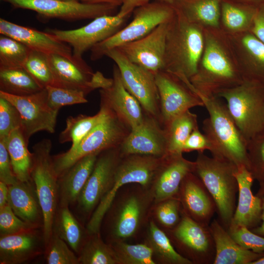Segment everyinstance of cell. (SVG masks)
Returning <instances> with one entry per match:
<instances>
[{
  "instance_id": "cell-23",
  "label": "cell",
  "mask_w": 264,
  "mask_h": 264,
  "mask_svg": "<svg viewBox=\"0 0 264 264\" xmlns=\"http://www.w3.org/2000/svg\"><path fill=\"white\" fill-rule=\"evenodd\" d=\"M0 33L18 41L30 49L39 51L48 55L59 54L78 65H87L76 63L73 58L71 46L57 40L46 32H42L20 25L0 18Z\"/></svg>"
},
{
  "instance_id": "cell-58",
  "label": "cell",
  "mask_w": 264,
  "mask_h": 264,
  "mask_svg": "<svg viewBox=\"0 0 264 264\" xmlns=\"http://www.w3.org/2000/svg\"><path fill=\"white\" fill-rule=\"evenodd\" d=\"M251 264H264V256L252 262Z\"/></svg>"
},
{
  "instance_id": "cell-52",
  "label": "cell",
  "mask_w": 264,
  "mask_h": 264,
  "mask_svg": "<svg viewBox=\"0 0 264 264\" xmlns=\"http://www.w3.org/2000/svg\"><path fill=\"white\" fill-rule=\"evenodd\" d=\"M251 32L264 44V3L257 7Z\"/></svg>"
},
{
  "instance_id": "cell-59",
  "label": "cell",
  "mask_w": 264,
  "mask_h": 264,
  "mask_svg": "<svg viewBox=\"0 0 264 264\" xmlns=\"http://www.w3.org/2000/svg\"><path fill=\"white\" fill-rule=\"evenodd\" d=\"M264 194V186H260L259 189L256 195L260 196Z\"/></svg>"
},
{
  "instance_id": "cell-39",
  "label": "cell",
  "mask_w": 264,
  "mask_h": 264,
  "mask_svg": "<svg viewBox=\"0 0 264 264\" xmlns=\"http://www.w3.org/2000/svg\"><path fill=\"white\" fill-rule=\"evenodd\" d=\"M149 240L153 251L163 261L171 264H193L175 250L167 235L153 221L150 223Z\"/></svg>"
},
{
  "instance_id": "cell-42",
  "label": "cell",
  "mask_w": 264,
  "mask_h": 264,
  "mask_svg": "<svg viewBox=\"0 0 264 264\" xmlns=\"http://www.w3.org/2000/svg\"><path fill=\"white\" fill-rule=\"evenodd\" d=\"M112 247V246H111ZM119 263L125 264H154V251L145 244L119 243L112 247Z\"/></svg>"
},
{
  "instance_id": "cell-56",
  "label": "cell",
  "mask_w": 264,
  "mask_h": 264,
  "mask_svg": "<svg viewBox=\"0 0 264 264\" xmlns=\"http://www.w3.org/2000/svg\"><path fill=\"white\" fill-rule=\"evenodd\" d=\"M8 192V186L0 181V208L7 204Z\"/></svg>"
},
{
  "instance_id": "cell-36",
  "label": "cell",
  "mask_w": 264,
  "mask_h": 264,
  "mask_svg": "<svg viewBox=\"0 0 264 264\" xmlns=\"http://www.w3.org/2000/svg\"><path fill=\"white\" fill-rule=\"evenodd\" d=\"M105 109L100 106L95 115L79 114L69 116L66 119V127L60 133L59 140L61 144L71 142L74 146L78 144L101 121L105 114Z\"/></svg>"
},
{
  "instance_id": "cell-14",
  "label": "cell",
  "mask_w": 264,
  "mask_h": 264,
  "mask_svg": "<svg viewBox=\"0 0 264 264\" xmlns=\"http://www.w3.org/2000/svg\"><path fill=\"white\" fill-rule=\"evenodd\" d=\"M0 97L12 103L20 113L21 129L26 140L40 131L55 132L59 110L50 107L46 88L28 95L17 96L0 91Z\"/></svg>"
},
{
  "instance_id": "cell-47",
  "label": "cell",
  "mask_w": 264,
  "mask_h": 264,
  "mask_svg": "<svg viewBox=\"0 0 264 264\" xmlns=\"http://www.w3.org/2000/svg\"><path fill=\"white\" fill-rule=\"evenodd\" d=\"M38 228L42 227L28 223L19 218L8 204L0 208V236Z\"/></svg>"
},
{
  "instance_id": "cell-1",
  "label": "cell",
  "mask_w": 264,
  "mask_h": 264,
  "mask_svg": "<svg viewBox=\"0 0 264 264\" xmlns=\"http://www.w3.org/2000/svg\"><path fill=\"white\" fill-rule=\"evenodd\" d=\"M192 89L207 97L241 84L243 78L228 37L220 29H204V46Z\"/></svg>"
},
{
  "instance_id": "cell-57",
  "label": "cell",
  "mask_w": 264,
  "mask_h": 264,
  "mask_svg": "<svg viewBox=\"0 0 264 264\" xmlns=\"http://www.w3.org/2000/svg\"><path fill=\"white\" fill-rule=\"evenodd\" d=\"M232 1L252 5L256 6L264 3V0H230Z\"/></svg>"
},
{
  "instance_id": "cell-13",
  "label": "cell",
  "mask_w": 264,
  "mask_h": 264,
  "mask_svg": "<svg viewBox=\"0 0 264 264\" xmlns=\"http://www.w3.org/2000/svg\"><path fill=\"white\" fill-rule=\"evenodd\" d=\"M14 8L36 12L48 19L68 21L94 19L105 15H114L117 7L107 4H91L79 1L58 0H3Z\"/></svg>"
},
{
  "instance_id": "cell-9",
  "label": "cell",
  "mask_w": 264,
  "mask_h": 264,
  "mask_svg": "<svg viewBox=\"0 0 264 264\" xmlns=\"http://www.w3.org/2000/svg\"><path fill=\"white\" fill-rule=\"evenodd\" d=\"M155 171V163L148 156L138 154L122 156L106 193L89 218L86 226L88 234L99 233L104 218L122 186L131 183L146 186L154 179Z\"/></svg>"
},
{
  "instance_id": "cell-31",
  "label": "cell",
  "mask_w": 264,
  "mask_h": 264,
  "mask_svg": "<svg viewBox=\"0 0 264 264\" xmlns=\"http://www.w3.org/2000/svg\"><path fill=\"white\" fill-rule=\"evenodd\" d=\"M258 6L221 0L220 29L231 36L251 31Z\"/></svg>"
},
{
  "instance_id": "cell-28",
  "label": "cell",
  "mask_w": 264,
  "mask_h": 264,
  "mask_svg": "<svg viewBox=\"0 0 264 264\" xmlns=\"http://www.w3.org/2000/svg\"><path fill=\"white\" fill-rule=\"evenodd\" d=\"M8 188L7 204L14 213L24 221L43 228V210L32 180H18Z\"/></svg>"
},
{
  "instance_id": "cell-41",
  "label": "cell",
  "mask_w": 264,
  "mask_h": 264,
  "mask_svg": "<svg viewBox=\"0 0 264 264\" xmlns=\"http://www.w3.org/2000/svg\"><path fill=\"white\" fill-rule=\"evenodd\" d=\"M48 54L30 49L23 67L43 88L54 86V80Z\"/></svg>"
},
{
  "instance_id": "cell-60",
  "label": "cell",
  "mask_w": 264,
  "mask_h": 264,
  "mask_svg": "<svg viewBox=\"0 0 264 264\" xmlns=\"http://www.w3.org/2000/svg\"><path fill=\"white\" fill-rule=\"evenodd\" d=\"M154 0L160 1H162V2L170 3L176 0Z\"/></svg>"
},
{
  "instance_id": "cell-20",
  "label": "cell",
  "mask_w": 264,
  "mask_h": 264,
  "mask_svg": "<svg viewBox=\"0 0 264 264\" xmlns=\"http://www.w3.org/2000/svg\"><path fill=\"white\" fill-rule=\"evenodd\" d=\"M45 243L42 228L0 236V264H22L44 254Z\"/></svg>"
},
{
  "instance_id": "cell-54",
  "label": "cell",
  "mask_w": 264,
  "mask_h": 264,
  "mask_svg": "<svg viewBox=\"0 0 264 264\" xmlns=\"http://www.w3.org/2000/svg\"><path fill=\"white\" fill-rule=\"evenodd\" d=\"M262 203V215L261 225L250 229L254 233L264 237V194L260 196Z\"/></svg>"
},
{
  "instance_id": "cell-18",
  "label": "cell",
  "mask_w": 264,
  "mask_h": 264,
  "mask_svg": "<svg viewBox=\"0 0 264 264\" xmlns=\"http://www.w3.org/2000/svg\"><path fill=\"white\" fill-rule=\"evenodd\" d=\"M169 22L147 35L117 47L131 62L155 74L164 69L165 42Z\"/></svg>"
},
{
  "instance_id": "cell-44",
  "label": "cell",
  "mask_w": 264,
  "mask_h": 264,
  "mask_svg": "<svg viewBox=\"0 0 264 264\" xmlns=\"http://www.w3.org/2000/svg\"><path fill=\"white\" fill-rule=\"evenodd\" d=\"M248 170L260 186H264V131L247 141Z\"/></svg>"
},
{
  "instance_id": "cell-33",
  "label": "cell",
  "mask_w": 264,
  "mask_h": 264,
  "mask_svg": "<svg viewBox=\"0 0 264 264\" xmlns=\"http://www.w3.org/2000/svg\"><path fill=\"white\" fill-rule=\"evenodd\" d=\"M66 242L77 254L87 239L81 223L67 205H58L53 224L52 233Z\"/></svg>"
},
{
  "instance_id": "cell-15",
  "label": "cell",
  "mask_w": 264,
  "mask_h": 264,
  "mask_svg": "<svg viewBox=\"0 0 264 264\" xmlns=\"http://www.w3.org/2000/svg\"><path fill=\"white\" fill-rule=\"evenodd\" d=\"M121 157L119 147L103 151L98 154L75 205L78 214L87 216L95 209L113 178Z\"/></svg>"
},
{
  "instance_id": "cell-35",
  "label": "cell",
  "mask_w": 264,
  "mask_h": 264,
  "mask_svg": "<svg viewBox=\"0 0 264 264\" xmlns=\"http://www.w3.org/2000/svg\"><path fill=\"white\" fill-rule=\"evenodd\" d=\"M198 126L197 115L190 110L174 119L164 127L167 133V153L182 154L186 140Z\"/></svg>"
},
{
  "instance_id": "cell-25",
  "label": "cell",
  "mask_w": 264,
  "mask_h": 264,
  "mask_svg": "<svg viewBox=\"0 0 264 264\" xmlns=\"http://www.w3.org/2000/svg\"><path fill=\"white\" fill-rule=\"evenodd\" d=\"M195 162L184 158L182 154L167 153L156 172L155 197L163 201L177 195L181 183L189 173L193 172Z\"/></svg>"
},
{
  "instance_id": "cell-7",
  "label": "cell",
  "mask_w": 264,
  "mask_h": 264,
  "mask_svg": "<svg viewBox=\"0 0 264 264\" xmlns=\"http://www.w3.org/2000/svg\"><path fill=\"white\" fill-rule=\"evenodd\" d=\"M52 146L51 141L45 138L32 147L33 163L31 176L43 210L45 245L52 235L54 219L59 204L58 177L50 154Z\"/></svg>"
},
{
  "instance_id": "cell-16",
  "label": "cell",
  "mask_w": 264,
  "mask_h": 264,
  "mask_svg": "<svg viewBox=\"0 0 264 264\" xmlns=\"http://www.w3.org/2000/svg\"><path fill=\"white\" fill-rule=\"evenodd\" d=\"M182 215L173 231L176 241L185 250L193 264H214L215 245L209 226L198 222L184 213Z\"/></svg>"
},
{
  "instance_id": "cell-45",
  "label": "cell",
  "mask_w": 264,
  "mask_h": 264,
  "mask_svg": "<svg viewBox=\"0 0 264 264\" xmlns=\"http://www.w3.org/2000/svg\"><path fill=\"white\" fill-rule=\"evenodd\" d=\"M49 105L59 110L63 106L86 103L88 102L86 93L80 90L61 88L53 86L45 88Z\"/></svg>"
},
{
  "instance_id": "cell-46",
  "label": "cell",
  "mask_w": 264,
  "mask_h": 264,
  "mask_svg": "<svg viewBox=\"0 0 264 264\" xmlns=\"http://www.w3.org/2000/svg\"><path fill=\"white\" fill-rule=\"evenodd\" d=\"M21 127L22 119L18 110L9 101L0 97V138L6 137Z\"/></svg>"
},
{
  "instance_id": "cell-53",
  "label": "cell",
  "mask_w": 264,
  "mask_h": 264,
  "mask_svg": "<svg viewBox=\"0 0 264 264\" xmlns=\"http://www.w3.org/2000/svg\"><path fill=\"white\" fill-rule=\"evenodd\" d=\"M151 0H123L117 14L120 17H128L137 8L144 5Z\"/></svg>"
},
{
  "instance_id": "cell-17",
  "label": "cell",
  "mask_w": 264,
  "mask_h": 264,
  "mask_svg": "<svg viewBox=\"0 0 264 264\" xmlns=\"http://www.w3.org/2000/svg\"><path fill=\"white\" fill-rule=\"evenodd\" d=\"M119 148L122 156L139 154L163 156L167 154L166 129L158 119L145 113L142 122L131 130Z\"/></svg>"
},
{
  "instance_id": "cell-3",
  "label": "cell",
  "mask_w": 264,
  "mask_h": 264,
  "mask_svg": "<svg viewBox=\"0 0 264 264\" xmlns=\"http://www.w3.org/2000/svg\"><path fill=\"white\" fill-rule=\"evenodd\" d=\"M196 92L209 114L203 121L202 129L211 144L212 156L237 166L244 165L248 169L247 141L231 116L226 105L216 96L207 97Z\"/></svg>"
},
{
  "instance_id": "cell-4",
  "label": "cell",
  "mask_w": 264,
  "mask_h": 264,
  "mask_svg": "<svg viewBox=\"0 0 264 264\" xmlns=\"http://www.w3.org/2000/svg\"><path fill=\"white\" fill-rule=\"evenodd\" d=\"M237 166L227 160L209 157L198 152L195 173L213 198L219 221L227 230L236 209L239 185L235 176Z\"/></svg>"
},
{
  "instance_id": "cell-61",
  "label": "cell",
  "mask_w": 264,
  "mask_h": 264,
  "mask_svg": "<svg viewBox=\"0 0 264 264\" xmlns=\"http://www.w3.org/2000/svg\"><path fill=\"white\" fill-rule=\"evenodd\" d=\"M61 1H78V0H58Z\"/></svg>"
},
{
  "instance_id": "cell-32",
  "label": "cell",
  "mask_w": 264,
  "mask_h": 264,
  "mask_svg": "<svg viewBox=\"0 0 264 264\" xmlns=\"http://www.w3.org/2000/svg\"><path fill=\"white\" fill-rule=\"evenodd\" d=\"M0 139L4 143L17 179L21 181L32 180L33 154L28 150L29 142L25 139L21 128L14 130L8 136Z\"/></svg>"
},
{
  "instance_id": "cell-26",
  "label": "cell",
  "mask_w": 264,
  "mask_h": 264,
  "mask_svg": "<svg viewBox=\"0 0 264 264\" xmlns=\"http://www.w3.org/2000/svg\"><path fill=\"white\" fill-rule=\"evenodd\" d=\"M53 76V87L78 89L86 95L94 90L91 80L94 72L87 64L80 65L57 54L48 55Z\"/></svg>"
},
{
  "instance_id": "cell-10",
  "label": "cell",
  "mask_w": 264,
  "mask_h": 264,
  "mask_svg": "<svg viewBox=\"0 0 264 264\" xmlns=\"http://www.w3.org/2000/svg\"><path fill=\"white\" fill-rule=\"evenodd\" d=\"M105 56L115 62L125 88L138 100L144 113L160 121V97L155 74L131 62L117 48L108 51Z\"/></svg>"
},
{
  "instance_id": "cell-22",
  "label": "cell",
  "mask_w": 264,
  "mask_h": 264,
  "mask_svg": "<svg viewBox=\"0 0 264 264\" xmlns=\"http://www.w3.org/2000/svg\"><path fill=\"white\" fill-rule=\"evenodd\" d=\"M227 36L243 79L264 85V44L251 31Z\"/></svg>"
},
{
  "instance_id": "cell-2",
  "label": "cell",
  "mask_w": 264,
  "mask_h": 264,
  "mask_svg": "<svg viewBox=\"0 0 264 264\" xmlns=\"http://www.w3.org/2000/svg\"><path fill=\"white\" fill-rule=\"evenodd\" d=\"M204 46V28L176 11L168 24L163 70L189 80L197 70Z\"/></svg>"
},
{
  "instance_id": "cell-12",
  "label": "cell",
  "mask_w": 264,
  "mask_h": 264,
  "mask_svg": "<svg viewBox=\"0 0 264 264\" xmlns=\"http://www.w3.org/2000/svg\"><path fill=\"white\" fill-rule=\"evenodd\" d=\"M155 77L160 97V122L164 127L192 108L204 106L189 84L176 75L162 70L155 74Z\"/></svg>"
},
{
  "instance_id": "cell-43",
  "label": "cell",
  "mask_w": 264,
  "mask_h": 264,
  "mask_svg": "<svg viewBox=\"0 0 264 264\" xmlns=\"http://www.w3.org/2000/svg\"><path fill=\"white\" fill-rule=\"evenodd\" d=\"M44 255L47 264H80L77 254L53 233L45 245Z\"/></svg>"
},
{
  "instance_id": "cell-19",
  "label": "cell",
  "mask_w": 264,
  "mask_h": 264,
  "mask_svg": "<svg viewBox=\"0 0 264 264\" xmlns=\"http://www.w3.org/2000/svg\"><path fill=\"white\" fill-rule=\"evenodd\" d=\"M112 78L110 86L100 89V105L110 109L132 130L142 122L145 113L138 100L125 88L115 64Z\"/></svg>"
},
{
  "instance_id": "cell-21",
  "label": "cell",
  "mask_w": 264,
  "mask_h": 264,
  "mask_svg": "<svg viewBox=\"0 0 264 264\" xmlns=\"http://www.w3.org/2000/svg\"><path fill=\"white\" fill-rule=\"evenodd\" d=\"M178 194V199L185 210L184 213L198 222L208 226L217 212L216 204L202 181L195 173H189L183 178Z\"/></svg>"
},
{
  "instance_id": "cell-6",
  "label": "cell",
  "mask_w": 264,
  "mask_h": 264,
  "mask_svg": "<svg viewBox=\"0 0 264 264\" xmlns=\"http://www.w3.org/2000/svg\"><path fill=\"white\" fill-rule=\"evenodd\" d=\"M216 96L226 100L231 116L247 141L264 131V84L243 79Z\"/></svg>"
},
{
  "instance_id": "cell-50",
  "label": "cell",
  "mask_w": 264,
  "mask_h": 264,
  "mask_svg": "<svg viewBox=\"0 0 264 264\" xmlns=\"http://www.w3.org/2000/svg\"><path fill=\"white\" fill-rule=\"evenodd\" d=\"M211 144L207 137L199 130L198 126L191 132L186 140L182 149V153L194 151L204 152L205 150L211 151Z\"/></svg>"
},
{
  "instance_id": "cell-27",
  "label": "cell",
  "mask_w": 264,
  "mask_h": 264,
  "mask_svg": "<svg viewBox=\"0 0 264 264\" xmlns=\"http://www.w3.org/2000/svg\"><path fill=\"white\" fill-rule=\"evenodd\" d=\"M99 154L82 157L58 176V205L75 206Z\"/></svg>"
},
{
  "instance_id": "cell-51",
  "label": "cell",
  "mask_w": 264,
  "mask_h": 264,
  "mask_svg": "<svg viewBox=\"0 0 264 264\" xmlns=\"http://www.w3.org/2000/svg\"><path fill=\"white\" fill-rule=\"evenodd\" d=\"M18 180L14 174L9 155L4 143L0 139V181L9 186L15 183Z\"/></svg>"
},
{
  "instance_id": "cell-11",
  "label": "cell",
  "mask_w": 264,
  "mask_h": 264,
  "mask_svg": "<svg viewBox=\"0 0 264 264\" xmlns=\"http://www.w3.org/2000/svg\"><path fill=\"white\" fill-rule=\"evenodd\" d=\"M128 17L122 18L117 14L105 15L93 19L88 24L79 28L71 30L48 29L45 32L69 45L72 48L74 61L84 65L87 63L82 58L83 54L121 29Z\"/></svg>"
},
{
  "instance_id": "cell-37",
  "label": "cell",
  "mask_w": 264,
  "mask_h": 264,
  "mask_svg": "<svg viewBox=\"0 0 264 264\" xmlns=\"http://www.w3.org/2000/svg\"><path fill=\"white\" fill-rule=\"evenodd\" d=\"M88 235L78 254L80 264H119L113 248L103 242L99 233Z\"/></svg>"
},
{
  "instance_id": "cell-48",
  "label": "cell",
  "mask_w": 264,
  "mask_h": 264,
  "mask_svg": "<svg viewBox=\"0 0 264 264\" xmlns=\"http://www.w3.org/2000/svg\"><path fill=\"white\" fill-rule=\"evenodd\" d=\"M228 232L233 240L242 247L256 253L264 252V237L244 226L229 228Z\"/></svg>"
},
{
  "instance_id": "cell-49",
  "label": "cell",
  "mask_w": 264,
  "mask_h": 264,
  "mask_svg": "<svg viewBox=\"0 0 264 264\" xmlns=\"http://www.w3.org/2000/svg\"><path fill=\"white\" fill-rule=\"evenodd\" d=\"M180 201L172 198L163 200L156 210V216L160 222L168 228L175 227L180 219L179 218Z\"/></svg>"
},
{
  "instance_id": "cell-8",
  "label": "cell",
  "mask_w": 264,
  "mask_h": 264,
  "mask_svg": "<svg viewBox=\"0 0 264 264\" xmlns=\"http://www.w3.org/2000/svg\"><path fill=\"white\" fill-rule=\"evenodd\" d=\"M133 12L130 23L91 48L90 58L92 61L102 58L110 49L143 37L158 25L170 22L176 15L171 4L157 0L140 6Z\"/></svg>"
},
{
  "instance_id": "cell-55",
  "label": "cell",
  "mask_w": 264,
  "mask_h": 264,
  "mask_svg": "<svg viewBox=\"0 0 264 264\" xmlns=\"http://www.w3.org/2000/svg\"><path fill=\"white\" fill-rule=\"evenodd\" d=\"M78 1L87 4H107L116 7L121 6L123 0H78Z\"/></svg>"
},
{
  "instance_id": "cell-5",
  "label": "cell",
  "mask_w": 264,
  "mask_h": 264,
  "mask_svg": "<svg viewBox=\"0 0 264 264\" xmlns=\"http://www.w3.org/2000/svg\"><path fill=\"white\" fill-rule=\"evenodd\" d=\"M105 114L97 125L76 145L52 155L56 173L60 176L82 157L120 147L131 129L109 108L100 105Z\"/></svg>"
},
{
  "instance_id": "cell-38",
  "label": "cell",
  "mask_w": 264,
  "mask_h": 264,
  "mask_svg": "<svg viewBox=\"0 0 264 264\" xmlns=\"http://www.w3.org/2000/svg\"><path fill=\"white\" fill-rule=\"evenodd\" d=\"M142 204L135 197H131L124 203L113 227V235L118 238L132 236L137 228L140 219Z\"/></svg>"
},
{
  "instance_id": "cell-62",
  "label": "cell",
  "mask_w": 264,
  "mask_h": 264,
  "mask_svg": "<svg viewBox=\"0 0 264 264\" xmlns=\"http://www.w3.org/2000/svg\"></svg>"
},
{
  "instance_id": "cell-30",
  "label": "cell",
  "mask_w": 264,
  "mask_h": 264,
  "mask_svg": "<svg viewBox=\"0 0 264 264\" xmlns=\"http://www.w3.org/2000/svg\"><path fill=\"white\" fill-rule=\"evenodd\" d=\"M221 0H176L170 3L187 21L204 29H220Z\"/></svg>"
},
{
  "instance_id": "cell-40",
  "label": "cell",
  "mask_w": 264,
  "mask_h": 264,
  "mask_svg": "<svg viewBox=\"0 0 264 264\" xmlns=\"http://www.w3.org/2000/svg\"><path fill=\"white\" fill-rule=\"evenodd\" d=\"M0 35V67H23L30 49L12 38Z\"/></svg>"
},
{
  "instance_id": "cell-29",
  "label": "cell",
  "mask_w": 264,
  "mask_h": 264,
  "mask_svg": "<svg viewBox=\"0 0 264 264\" xmlns=\"http://www.w3.org/2000/svg\"><path fill=\"white\" fill-rule=\"evenodd\" d=\"M209 228L216 249L213 264H251L264 256V252L256 253L239 245L219 220L214 219Z\"/></svg>"
},
{
  "instance_id": "cell-24",
  "label": "cell",
  "mask_w": 264,
  "mask_h": 264,
  "mask_svg": "<svg viewBox=\"0 0 264 264\" xmlns=\"http://www.w3.org/2000/svg\"><path fill=\"white\" fill-rule=\"evenodd\" d=\"M235 176L239 185L238 202L228 229L244 226L251 229L261 221V199L252 193L251 187L255 179L245 166H237Z\"/></svg>"
},
{
  "instance_id": "cell-34",
  "label": "cell",
  "mask_w": 264,
  "mask_h": 264,
  "mask_svg": "<svg viewBox=\"0 0 264 264\" xmlns=\"http://www.w3.org/2000/svg\"><path fill=\"white\" fill-rule=\"evenodd\" d=\"M43 89L23 67H0V91L14 95L26 96Z\"/></svg>"
}]
</instances>
